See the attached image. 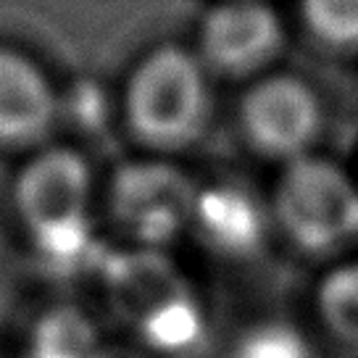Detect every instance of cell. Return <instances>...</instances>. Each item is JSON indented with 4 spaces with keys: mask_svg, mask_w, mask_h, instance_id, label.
Returning a JSON list of instances; mask_svg holds the SVG:
<instances>
[{
    "mask_svg": "<svg viewBox=\"0 0 358 358\" xmlns=\"http://www.w3.org/2000/svg\"><path fill=\"white\" fill-rule=\"evenodd\" d=\"M322 101L316 90L292 74L261 77L240 103V127L253 150L285 161V166L311 156L322 132Z\"/></svg>",
    "mask_w": 358,
    "mask_h": 358,
    "instance_id": "cell-6",
    "label": "cell"
},
{
    "mask_svg": "<svg viewBox=\"0 0 358 358\" xmlns=\"http://www.w3.org/2000/svg\"><path fill=\"white\" fill-rule=\"evenodd\" d=\"M124 116L153 150L192 145L211 119V82L198 53L179 45L150 50L129 74Z\"/></svg>",
    "mask_w": 358,
    "mask_h": 358,
    "instance_id": "cell-3",
    "label": "cell"
},
{
    "mask_svg": "<svg viewBox=\"0 0 358 358\" xmlns=\"http://www.w3.org/2000/svg\"><path fill=\"white\" fill-rule=\"evenodd\" d=\"M224 358H316L308 335L285 316L253 319L229 335Z\"/></svg>",
    "mask_w": 358,
    "mask_h": 358,
    "instance_id": "cell-12",
    "label": "cell"
},
{
    "mask_svg": "<svg viewBox=\"0 0 358 358\" xmlns=\"http://www.w3.org/2000/svg\"><path fill=\"white\" fill-rule=\"evenodd\" d=\"M285 48V24L264 0H224L198 27V58L208 71L250 77L266 71Z\"/></svg>",
    "mask_w": 358,
    "mask_h": 358,
    "instance_id": "cell-7",
    "label": "cell"
},
{
    "mask_svg": "<svg viewBox=\"0 0 358 358\" xmlns=\"http://www.w3.org/2000/svg\"><path fill=\"white\" fill-rule=\"evenodd\" d=\"M103 313L143 353L195 358L211 340V319L201 292L164 250L103 253L92 266Z\"/></svg>",
    "mask_w": 358,
    "mask_h": 358,
    "instance_id": "cell-1",
    "label": "cell"
},
{
    "mask_svg": "<svg viewBox=\"0 0 358 358\" xmlns=\"http://www.w3.org/2000/svg\"><path fill=\"white\" fill-rule=\"evenodd\" d=\"M271 208L253 190L243 185H211L198 187L187 235L222 261H248L266 245Z\"/></svg>",
    "mask_w": 358,
    "mask_h": 358,
    "instance_id": "cell-8",
    "label": "cell"
},
{
    "mask_svg": "<svg viewBox=\"0 0 358 358\" xmlns=\"http://www.w3.org/2000/svg\"><path fill=\"white\" fill-rule=\"evenodd\" d=\"M313 308L327 335L358 348V258L340 261L319 280Z\"/></svg>",
    "mask_w": 358,
    "mask_h": 358,
    "instance_id": "cell-11",
    "label": "cell"
},
{
    "mask_svg": "<svg viewBox=\"0 0 358 358\" xmlns=\"http://www.w3.org/2000/svg\"><path fill=\"white\" fill-rule=\"evenodd\" d=\"M198 187L166 161H134L113 174L106 208L127 250H164L187 235Z\"/></svg>",
    "mask_w": 358,
    "mask_h": 358,
    "instance_id": "cell-5",
    "label": "cell"
},
{
    "mask_svg": "<svg viewBox=\"0 0 358 358\" xmlns=\"http://www.w3.org/2000/svg\"><path fill=\"white\" fill-rule=\"evenodd\" d=\"M271 224L295 250L324 256L358 237V182L322 156L285 166L271 195Z\"/></svg>",
    "mask_w": 358,
    "mask_h": 358,
    "instance_id": "cell-4",
    "label": "cell"
},
{
    "mask_svg": "<svg viewBox=\"0 0 358 358\" xmlns=\"http://www.w3.org/2000/svg\"><path fill=\"white\" fill-rule=\"evenodd\" d=\"M13 206L48 268L82 271L103 256L95 235V179L71 148H45L22 169Z\"/></svg>",
    "mask_w": 358,
    "mask_h": 358,
    "instance_id": "cell-2",
    "label": "cell"
},
{
    "mask_svg": "<svg viewBox=\"0 0 358 358\" xmlns=\"http://www.w3.org/2000/svg\"><path fill=\"white\" fill-rule=\"evenodd\" d=\"M306 29L332 50H358V0H301Z\"/></svg>",
    "mask_w": 358,
    "mask_h": 358,
    "instance_id": "cell-13",
    "label": "cell"
},
{
    "mask_svg": "<svg viewBox=\"0 0 358 358\" xmlns=\"http://www.w3.org/2000/svg\"><path fill=\"white\" fill-rule=\"evenodd\" d=\"M356 182H358V177H356Z\"/></svg>",
    "mask_w": 358,
    "mask_h": 358,
    "instance_id": "cell-14",
    "label": "cell"
},
{
    "mask_svg": "<svg viewBox=\"0 0 358 358\" xmlns=\"http://www.w3.org/2000/svg\"><path fill=\"white\" fill-rule=\"evenodd\" d=\"M61 122V92L32 58L0 48V145L27 148Z\"/></svg>",
    "mask_w": 358,
    "mask_h": 358,
    "instance_id": "cell-9",
    "label": "cell"
},
{
    "mask_svg": "<svg viewBox=\"0 0 358 358\" xmlns=\"http://www.w3.org/2000/svg\"><path fill=\"white\" fill-rule=\"evenodd\" d=\"M19 358H116V350L103 316L74 303H56L27 327Z\"/></svg>",
    "mask_w": 358,
    "mask_h": 358,
    "instance_id": "cell-10",
    "label": "cell"
}]
</instances>
